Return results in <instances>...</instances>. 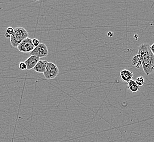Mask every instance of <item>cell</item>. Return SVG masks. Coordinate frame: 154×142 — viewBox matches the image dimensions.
I'll use <instances>...</instances> for the list:
<instances>
[{
    "label": "cell",
    "mask_w": 154,
    "mask_h": 142,
    "mask_svg": "<svg viewBox=\"0 0 154 142\" xmlns=\"http://www.w3.org/2000/svg\"><path fill=\"white\" fill-rule=\"evenodd\" d=\"M138 54L143 57V69L147 76L154 72V55L152 53L150 45L143 43L138 47Z\"/></svg>",
    "instance_id": "obj_1"
},
{
    "label": "cell",
    "mask_w": 154,
    "mask_h": 142,
    "mask_svg": "<svg viewBox=\"0 0 154 142\" xmlns=\"http://www.w3.org/2000/svg\"><path fill=\"white\" fill-rule=\"evenodd\" d=\"M27 38H29V33L26 30L24 27H19L14 29V33L10 39V42L13 47L18 48L21 43Z\"/></svg>",
    "instance_id": "obj_2"
},
{
    "label": "cell",
    "mask_w": 154,
    "mask_h": 142,
    "mask_svg": "<svg viewBox=\"0 0 154 142\" xmlns=\"http://www.w3.org/2000/svg\"><path fill=\"white\" fill-rule=\"evenodd\" d=\"M59 73L58 67L53 62H49L43 75L47 79H54Z\"/></svg>",
    "instance_id": "obj_3"
},
{
    "label": "cell",
    "mask_w": 154,
    "mask_h": 142,
    "mask_svg": "<svg viewBox=\"0 0 154 142\" xmlns=\"http://www.w3.org/2000/svg\"><path fill=\"white\" fill-rule=\"evenodd\" d=\"M18 50L22 53H31L35 48L33 44L32 39L27 38L21 43L18 46Z\"/></svg>",
    "instance_id": "obj_4"
},
{
    "label": "cell",
    "mask_w": 154,
    "mask_h": 142,
    "mask_svg": "<svg viewBox=\"0 0 154 142\" xmlns=\"http://www.w3.org/2000/svg\"><path fill=\"white\" fill-rule=\"evenodd\" d=\"M49 53L47 46L44 43H41L30 53V55L36 56L39 58H43L47 56Z\"/></svg>",
    "instance_id": "obj_5"
},
{
    "label": "cell",
    "mask_w": 154,
    "mask_h": 142,
    "mask_svg": "<svg viewBox=\"0 0 154 142\" xmlns=\"http://www.w3.org/2000/svg\"><path fill=\"white\" fill-rule=\"evenodd\" d=\"M39 59L40 58H39L38 57L30 55V57L24 61L26 65L27 69L31 70L35 68L38 62L40 61Z\"/></svg>",
    "instance_id": "obj_6"
},
{
    "label": "cell",
    "mask_w": 154,
    "mask_h": 142,
    "mask_svg": "<svg viewBox=\"0 0 154 142\" xmlns=\"http://www.w3.org/2000/svg\"><path fill=\"white\" fill-rule=\"evenodd\" d=\"M48 63L49 62L47 60H40L33 69L36 72L43 74L47 68Z\"/></svg>",
    "instance_id": "obj_7"
},
{
    "label": "cell",
    "mask_w": 154,
    "mask_h": 142,
    "mask_svg": "<svg viewBox=\"0 0 154 142\" xmlns=\"http://www.w3.org/2000/svg\"><path fill=\"white\" fill-rule=\"evenodd\" d=\"M120 77L122 80L128 83L132 80L134 77V73L128 69H123L120 72Z\"/></svg>",
    "instance_id": "obj_8"
},
{
    "label": "cell",
    "mask_w": 154,
    "mask_h": 142,
    "mask_svg": "<svg viewBox=\"0 0 154 142\" xmlns=\"http://www.w3.org/2000/svg\"><path fill=\"white\" fill-rule=\"evenodd\" d=\"M142 56L139 54L134 56L132 59V65L137 68H139L142 66Z\"/></svg>",
    "instance_id": "obj_9"
},
{
    "label": "cell",
    "mask_w": 154,
    "mask_h": 142,
    "mask_svg": "<svg viewBox=\"0 0 154 142\" xmlns=\"http://www.w3.org/2000/svg\"><path fill=\"white\" fill-rule=\"evenodd\" d=\"M128 86L131 91L132 92H137L139 90V86L137 84L135 81L131 80L129 83H128Z\"/></svg>",
    "instance_id": "obj_10"
},
{
    "label": "cell",
    "mask_w": 154,
    "mask_h": 142,
    "mask_svg": "<svg viewBox=\"0 0 154 142\" xmlns=\"http://www.w3.org/2000/svg\"><path fill=\"white\" fill-rule=\"evenodd\" d=\"M136 83H137V84L139 86H142L144 84V77L142 76H140V77H138L136 79Z\"/></svg>",
    "instance_id": "obj_11"
},
{
    "label": "cell",
    "mask_w": 154,
    "mask_h": 142,
    "mask_svg": "<svg viewBox=\"0 0 154 142\" xmlns=\"http://www.w3.org/2000/svg\"><path fill=\"white\" fill-rule=\"evenodd\" d=\"M19 68H20L21 70H22V71H25V70L27 69L26 65L25 63L24 62H21L19 63Z\"/></svg>",
    "instance_id": "obj_12"
},
{
    "label": "cell",
    "mask_w": 154,
    "mask_h": 142,
    "mask_svg": "<svg viewBox=\"0 0 154 142\" xmlns=\"http://www.w3.org/2000/svg\"><path fill=\"white\" fill-rule=\"evenodd\" d=\"M14 29H13L12 27H8L7 30H6V32L8 33L9 35L12 36L13 33H14Z\"/></svg>",
    "instance_id": "obj_13"
},
{
    "label": "cell",
    "mask_w": 154,
    "mask_h": 142,
    "mask_svg": "<svg viewBox=\"0 0 154 142\" xmlns=\"http://www.w3.org/2000/svg\"><path fill=\"white\" fill-rule=\"evenodd\" d=\"M32 43L33 45H34V46L35 47V48L38 47V46L39 45L41 44V43H40V42H39L38 39H33Z\"/></svg>",
    "instance_id": "obj_14"
},
{
    "label": "cell",
    "mask_w": 154,
    "mask_h": 142,
    "mask_svg": "<svg viewBox=\"0 0 154 142\" xmlns=\"http://www.w3.org/2000/svg\"><path fill=\"white\" fill-rule=\"evenodd\" d=\"M150 48L152 53L153 54V55H154V43L150 46Z\"/></svg>",
    "instance_id": "obj_15"
},
{
    "label": "cell",
    "mask_w": 154,
    "mask_h": 142,
    "mask_svg": "<svg viewBox=\"0 0 154 142\" xmlns=\"http://www.w3.org/2000/svg\"><path fill=\"white\" fill-rule=\"evenodd\" d=\"M113 35H114V33L112 32H108L107 33V36L108 37H112Z\"/></svg>",
    "instance_id": "obj_16"
},
{
    "label": "cell",
    "mask_w": 154,
    "mask_h": 142,
    "mask_svg": "<svg viewBox=\"0 0 154 142\" xmlns=\"http://www.w3.org/2000/svg\"><path fill=\"white\" fill-rule=\"evenodd\" d=\"M5 36L6 37L7 39H11V36L9 35L8 33L6 32L5 33Z\"/></svg>",
    "instance_id": "obj_17"
}]
</instances>
